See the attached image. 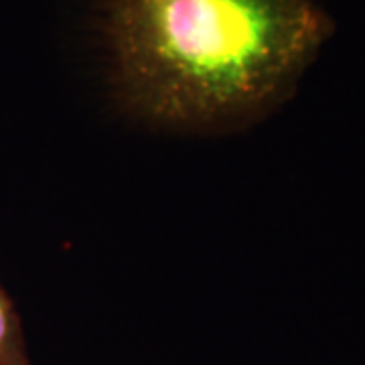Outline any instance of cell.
Masks as SVG:
<instances>
[{
    "label": "cell",
    "mask_w": 365,
    "mask_h": 365,
    "mask_svg": "<svg viewBox=\"0 0 365 365\" xmlns=\"http://www.w3.org/2000/svg\"><path fill=\"white\" fill-rule=\"evenodd\" d=\"M335 25L319 0H106L118 96L189 130L266 116L297 90Z\"/></svg>",
    "instance_id": "6da1fadb"
},
{
    "label": "cell",
    "mask_w": 365,
    "mask_h": 365,
    "mask_svg": "<svg viewBox=\"0 0 365 365\" xmlns=\"http://www.w3.org/2000/svg\"><path fill=\"white\" fill-rule=\"evenodd\" d=\"M0 365H31L23 323L2 284H0Z\"/></svg>",
    "instance_id": "7a4b0ae2"
}]
</instances>
